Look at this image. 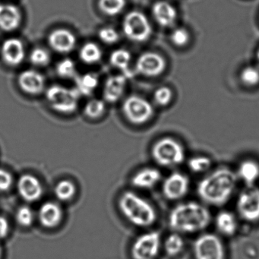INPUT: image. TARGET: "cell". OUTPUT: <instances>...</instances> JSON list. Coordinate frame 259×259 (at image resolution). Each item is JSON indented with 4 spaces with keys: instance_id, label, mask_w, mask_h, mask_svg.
Listing matches in <instances>:
<instances>
[{
    "instance_id": "obj_1",
    "label": "cell",
    "mask_w": 259,
    "mask_h": 259,
    "mask_svg": "<svg viewBox=\"0 0 259 259\" xmlns=\"http://www.w3.org/2000/svg\"><path fill=\"white\" fill-rule=\"evenodd\" d=\"M237 175L229 168H220L204 177L197 187L198 196L213 206L225 204L236 189Z\"/></svg>"
},
{
    "instance_id": "obj_2",
    "label": "cell",
    "mask_w": 259,
    "mask_h": 259,
    "mask_svg": "<svg viewBox=\"0 0 259 259\" xmlns=\"http://www.w3.org/2000/svg\"><path fill=\"white\" fill-rule=\"evenodd\" d=\"M211 216L207 207L196 202L179 204L169 213L168 222L177 233H194L208 227Z\"/></svg>"
},
{
    "instance_id": "obj_3",
    "label": "cell",
    "mask_w": 259,
    "mask_h": 259,
    "mask_svg": "<svg viewBox=\"0 0 259 259\" xmlns=\"http://www.w3.org/2000/svg\"><path fill=\"white\" fill-rule=\"evenodd\" d=\"M118 208L130 224L138 227H148L157 221L154 206L136 192L125 191L118 199Z\"/></svg>"
},
{
    "instance_id": "obj_4",
    "label": "cell",
    "mask_w": 259,
    "mask_h": 259,
    "mask_svg": "<svg viewBox=\"0 0 259 259\" xmlns=\"http://www.w3.org/2000/svg\"><path fill=\"white\" fill-rule=\"evenodd\" d=\"M153 160L163 167H174L184 162L186 151L183 145L172 138L159 139L151 148Z\"/></svg>"
},
{
    "instance_id": "obj_5",
    "label": "cell",
    "mask_w": 259,
    "mask_h": 259,
    "mask_svg": "<svg viewBox=\"0 0 259 259\" xmlns=\"http://www.w3.org/2000/svg\"><path fill=\"white\" fill-rule=\"evenodd\" d=\"M81 95L76 89H69L60 84L51 86L46 92L50 107L59 113L72 114L78 108Z\"/></svg>"
},
{
    "instance_id": "obj_6",
    "label": "cell",
    "mask_w": 259,
    "mask_h": 259,
    "mask_svg": "<svg viewBox=\"0 0 259 259\" xmlns=\"http://www.w3.org/2000/svg\"><path fill=\"white\" fill-rule=\"evenodd\" d=\"M122 111L126 120L136 125H142L151 120L154 113L152 104L137 95H131L124 101Z\"/></svg>"
},
{
    "instance_id": "obj_7",
    "label": "cell",
    "mask_w": 259,
    "mask_h": 259,
    "mask_svg": "<svg viewBox=\"0 0 259 259\" xmlns=\"http://www.w3.org/2000/svg\"><path fill=\"white\" fill-rule=\"evenodd\" d=\"M122 31L128 40L142 43L151 37L152 28L148 18L139 11H133L125 16Z\"/></svg>"
},
{
    "instance_id": "obj_8",
    "label": "cell",
    "mask_w": 259,
    "mask_h": 259,
    "mask_svg": "<svg viewBox=\"0 0 259 259\" xmlns=\"http://www.w3.org/2000/svg\"><path fill=\"white\" fill-rule=\"evenodd\" d=\"M195 259H224V244L217 235L205 233L201 235L194 243Z\"/></svg>"
},
{
    "instance_id": "obj_9",
    "label": "cell",
    "mask_w": 259,
    "mask_h": 259,
    "mask_svg": "<svg viewBox=\"0 0 259 259\" xmlns=\"http://www.w3.org/2000/svg\"><path fill=\"white\" fill-rule=\"evenodd\" d=\"M161 239L158 232L151 231L139 236L132 245L133 259H155L160 251Z\"/></svg>"
},
{
    "instance_id": "obj_10",
    "label": "cell",
    "mask_w": 259,
    "mask_h": 259,
    "mask_svg": "<svg viewBox=\"0 0 259 259\" xmlns=\"http://www.w3.org/2000/svg\"><path fill=\"white\" fill-rule=\"evenodd\" d=\"M236 209L239 216L248 221H259V188L248 186L238 197Z\"/></svg>"
},
{
    "instance_id": "obj_11",
    "label": "cell",
    "mask_w": 259,
    "mask_h": 259,
    "mask_svg": "<svg viewBox=\"0 0 259 259\" xmlns=\"http://www.w3.org/2000/svg\"><path fill=\"white\" fill-rule=\"evenodd\" d=\"M189 180L187 176L175 172L168 176L163 183L162 192L165 198L172 201L181 199L189 192Z\"/></svg>"
},
{
    "instance_id": "obj_12",
    "label": "cell",
    "mask_w": 259,
    "mask_h": 259,
    "mask_svg": "<svg viewBox=\"0 0 259 259\" xmlns=\"http://www.w3.org/2000/svg\"><path fill=\"white\" fill-rule=\"evenodd\" d=\"M19 196L28 203L36 202L43 196L44 188L41 182L32 174H23L17 181Z\"/></svg>"
},
{
    "instance_id": "obj_13",
    "label": "cell",
    "mask_w": 259,
    "mask_h": 259,
    "mask_svg": "<svg viewBox=\"0 0 259 259\" xmlns=\"http://www.w3.org/2000/svg\"><path fill=\"white\" fill-rule=\"evenodd\" d=\"M166 68V61L160 55L153 52L142 54L136 62V70L147 77H156L163 73Z\"/></svg>"
},
{
    "instance_id": "obj_14",
    "label": "cell",
    "mask_w": 259,
    "mask_h": 259,
    "mask_svg": "<svg viewBox=\"0 0 259 259\" xmlns=\"http://www.w3.org/2000/svg\"><path fill=\"white\" fill-rule=\"evenodd\" d=\"M77 40L75 34L68 29L54 30L48 36V44L56 52L69 54L75 49Z\"/></svg>"
},
{
    "instance_id": "obj_15",
    "label": "cell",
    "mask_w": 259,
    "mask_h": 259,
    "mask_svg": "<svg viewBox=\"0 0 259 259\" xmlns=\"http://www.w3.org/2000/svg\"><path fill=\"white\" fill-rule=\"evenodd\" d=\"M3 60L8 66L15 67L23 63L25 50L22 40L18 38L7 39L1 48Z\"/></svg>"
},
{
    "instance_id": "obj_16",
    "label": "cell",
    "mask_w": 259,
    "mask_h": 259,
    "mask_svg": "<svg viewBox=\"0 0 259 259\" xmlns=\"http://www.w3.org/2000/svg\"><path fill=\"white\" fill-rule=\"evenodd\" d=\"M39 222L42 227L54 229L60 226L63 219L61 206L54 201H47L41 204L37 213Z\"/></svg>"
},
{
    "instance_id": "obj_17",
    "label": "cell",
    "mask_w": 259,
    "mask_h": 259,
    "mask_svg": "<svg viewBox=\"0 0 259 259\" xmlns=\"http://www.w3.org/2000/svg\"><path fill=\"white\" fill-rule=\"evenodd\" d=\"M19 88L30 95H38L45 90V78L40 72L33 69L23 71L18 78Z\"/></svg>"
},
{
    "instance_id": "obj_18",
    "label": "cell",
    "mask_w": 259,
    "mask_h": 259,
    "mask_svg": "<svg viewBox=\"0 0 259 259\" xmlns=\"http://www.w3.org/2000/svg\"><path fill=\"white\" fill-rule=\"evenodd\" d=\"M22 15L19 7L13 4H0V29L13 31L21 25Z\"/></svg>"
},
{
    "instance_id": "obj_19",
    "label": "cell",
    "mask_w": 259,
    "mask_h": 259,
    "mask_svg": "<svg viewBox=\"0 0 259 259\" xmlns=\"http://www.w3.org/2000/svg\"><path fill=\"white\" fill-rule=\"evenodd\" d=\"M127 77L125 75H117L107 78L103 90L104 101L113 104L117 102L125 92Z\"/></svg>"
},
{
    "instance_id": "obj_20",
    "label": "cell",
    "mask_w": 259,
    "mask_h": 259,
    "mask_svg": "<svg viewBox=\"0 0 259 259\" xmlns=\"http://www.w3.org/2000/svg\"><path fill=\"white\" fill-rule=\"evenodd\" d=\"M161 172L154 167H146L138 171L131 180L134 187L140 189H151L161 180Z\"/></svg>"
},
{
    "instance_id": "obj_21",
    "label": "cell",
    "mask_w": 259,
    "mask_h": 259,
    "mask_svg": "<svg viewBox=\"0 0 259 259\" xmlns=\"http://www.w3.org/2000/svg\"><path fill=\"white\" fill-rule=\"evenodd\" d=\"M152 13L157 23L163 27L172 26L177 20V10L171 4L164 1L156 3L153 6Z\"/></svg>"
},
{
    "instance_id": "obj_22",
    "label": "cell",
    "mask_w": 259,
    "mask_h": 259,
    "mask_svg": "<svg viewBox=\"0 0 259 259\" xmlns=\"http://www.w3.org/2000/svg\"><path fill=\"white\" fill-rule=\"evenodd\" d=\"M217 229L224 236H231L236 233L238 228L237 220L231 212L222 210L215 219Z\"/></svg>"
},
{
    "instance_id": "obj_23",
    "label": "cell",
    "mask_w": 259,
    "mask_h": 259,
    "mask_svg": "<svg viewBox=\"0 0 259 259\" xmlns=\"http://www.w3.org/2000/svg\"><path fill=\"white\" fill-rule=\"evenodd\" d=\"M236 175L248 186H252L259 179L258 163L252 160H244L239 164Z\"/></svg>"
},
{
    "instance_id": "obj_24",
    "label": "cell",
    "mask_w": 259,
    "mask_h": 259,
    "mask_svg": "<svg viewBox=\"0 0 259 259\" xmlns=\"http://www.w3.org/2000/svg\"><path fill=\"white\" fill-rule=\"evenodd\" d=\"M76 90L80 95L89 96L92 95L99 84L98 77L94 73H87L81 76H76Z\"/></svg>"
},
{
    "instance_id": "obj_25",
    "label": "cell",
    "mask_w": 259,
    "mask_h": 259,
    "mask_svg": "<svg viewBox=\"0 0 259 259\" xmlns=\"http://www.w3.org/2000/svg\"><path fill=\"white\" fill-rule=\"evenodd\" d=\"M131 54L126 50L118 49L112 52L110 57V63L113 67L120 69L125 72L124 75L130 78L132 73L128 70L130 62H131Z\"/></svg>"
},
{
    "instance_id": "obj_26",
    "label": "cell",
    "mask_w": 259,
    "mask_h": 259,
    "mask_svg": "<svg viewBox=\"0 0 259 259\" xmlns=\"http://www.w3.org/2000/svg\"><path fill=\"white\" fill-rule=\"evenodd\" d=\"M79 58L86 64H95L102 58V51L98 45L89 42L80 49Z\"/></svg>"
},
{
    "instance_id": "obj_27",
    "label": "cell",
    "mask_w": 259,
    "mask_h": 259,
    "mask_svg": "<svg viewBox=\"0 0 259 259\" xmlns=\"http://www.w3.org/2000/svg\"><path fill=\"white\" fill-rule=\"evenodd\" d=\"M77 188L73 182L63 180L58 182L54 187V195L57 199L61 201H71L76 194Z\"/></svg>"
},
{
    "instance_id": "obj_28",
    "label": "cell",
    "mask_w": 259,
    "mask_h": 259,
    "mask_svg": "<svg viewBox=\"0 0 259 259\" xmlns=\"http://www.w3.org/2000/svg\"><path fill=\"white\" fill-rule=\"evenodd\" d=\"M125 0H99L100 10L108 16H115L122 13L125 7Z\"/></svg>"
},
{
    "instance_id": "obj_29",
    "label": "cell",
    "mask_w": 259,
    "mask_h": 259,
    "mask_svg": "<svg viewBox=\"0 0 259 259\" xmlns=\"http://www.w3.org/2000/svg\"><path fill=\"white\" fill-rule=\"evenodd\" d=\"M183 248H184V240L179 233H172L165 239L164 249L168 255H177L183 251Z\"/></svg>"
},
{
    "instance_id": "obj_30",
    "label": "cell",
    "mask_w": 259,
    "mask_h": 259,
    "mask_svg": "<svg viewBox=\"0 0 259 259\" xmlns=\"http://www.w3.org/2000/svg\"><path fill=\"white\" fill-rule=\"evenodd\" d=\"M105 111V102L100 99L90 100L84 107V114L92 119H99L104 114Z\"/></svg>"
},
{
    "instance_id": "obj_31",
    "label": "cell",
    "mask_w": 259,
    "mask_h": 259,
    "mask_svg": "<svg viewBox=\"0 0 259 259\" xmlns=\"http://www.w3.org/2000/svg\"><path fill=\"white\" fill-rule=\"evenodd\" d=\"M16 220L21 227H30L34 221V212L29 206H21L16 211Z\"/></svg>"
},
{
    "instance_id": "obj_32",
    "label": "cell",
    "mask_w": 259,
    "mask_h": 259,
    "mask_svg": "<svg viewBox=\"0 0 259 259\" xmlns=\"http://www.w3.org/2000/svg\"><path fill=\"white\" fill-rule=\"evenodd\" d=\"M211 160L205 156H197L189 159L188 166L192 172L201 174L206 172L211 166Z\"/></svg>"
},
{
    "instance_id": "obj_33",
    "label": "cell",
    "mask_w": 259,
    "mask_h": 259,
    "mask_svg": "<svg viewBox=\"0 0 259 259\" xmlns=\"http://www.w3.org/2000/svg\"><path fill=\"white\" fill-rule=\"evenodd\" d=\"M59 76L63 78H76V66L75 62L71 59L61 60L56 67Z\"/></svg>"
},
{
    "instance_id": "obj_34",
    "label": "cell",
    "mask_w": 259,
    "mask_h": 259,
    "mask_svg": "<svg viewBox=\"0 0 259 259\" xmlns=\"http://www.w3.org/2000/svg\"><path fill=\"white\" fill-rule=\"evenodd\" d=\"M30 61L34 66H46L51 62V55L44 48H35L30 54Z\"/></svg>"
},
{
    "instance_id": "obj_35",
    "label": "cell",
    "mask_w": 259,
    "mask_h": 259,
    "mask_svg": "<svg viewBox=\"0 0 259 259\" xmlns=\"http://www.w3.org/2000/svg\"><path fill=\"white\" fill-rule=\"evenodd\" d=\"M241 80L246 85H256L259 83V69L254 66L245 68L241 73Z\"/></svg>"
},
{
    "instance_id": "obj_36",
    "label": "cell",
    "mask_w": 259,
    "mask_h": 259,
    "mask_svg": "<svg viewBox=\"0 0 259 259\" xmlns=\"http://www.w3.org/2000/svg\"><path fill=\"white\" fill-rule=\"evenodd\" d=\"M98 37L103 43L107 45H114L119 40V35L114 28L110 27L101 28L98 32Z\"/></svg>"
},
{
    "instance_id": "obj_37",
    "label": "cell",
    "mask_w": 259,
    "mask_h": 259,
    "mask_svg": "<svg viewBox=\"0 0 259 259\" xmlns=\"http://www.w3.org/2000/svg\"><path fill=\"white\" fill-rule=\"evenodd\" d=\"M172 98V93L170 89L162 87L154 92V99L157 105L165 107L170 103Z\"/></svg>"
},
{
    "instance_id": "obj_38",
    "label": "cell",
    "mask_w": 259,
    "mask_h": 259,
    "mask_svg": "<svg viewBox=\"0 0 259 259\" xmlns=\"http://www.w3.org/2000/svg\"><path fill=\"white\" fill-rule=\"evenodd\" d=\"M189 40V32L185 28H177L171 34V40L177 47L185 46Z\"/></svg>"
},
{
    "instance_id": "obj_39",
    "label": "cell",
    "mask_w": 259,
    "mask_h": 259,
    "mask_svg": "<svg viewBox=\"0 0 259 259\" xmlns=\"http://www.w3.org/2000/svg\"><path fill=\"white\" fill-rule=\"evenodd\" d=\"M13 184V177L7 169L0 168V192H7Z\"/></svg>"
},
{
    "instance_id": "obj_40",
    "label": "cell",
    "mask_w": 259,
    "mask_h": 259,
    "mask_svg": "<svg viewBox=\"0 0 259 259\" xmlns=\"http://www.w3.org/2000/svg\"><path fill=\"white\" fill-rule=\"evenodd\" d=\"M10 231V225L5 217L0 215V239L7 237Z\"/></svg>"
},
{
    "instance_id": "obj_41",
    "label": "cell",
    "mask_w": 259,
    "mask_h": 259,
    "mask_svg": "<svg viewBox=\"0 0 259 259\" xmlns=\"http://www.w3.org/2000/svg\"><path fill=\"white\" fill-rule=\"evenodd\" d=\"M3 257V249L1 247H0V259H2Z\"/></svg>"
},
{
    "instance_id": "obj_42",
    "label": "cell",
    "mask_w": 259,
    "mask_h": 259,
    "mask_svg": "<svg viewBox=\"0 0 259 259\" xmlns=\"http://www.w3.org/2000/svg\"><path fill=\"white\" fill-rule=\"evenodd\" d=\"M257 60H258V63H259V51H258V52H257Z\"/></svg>"
}]
</instances>
